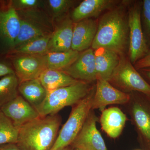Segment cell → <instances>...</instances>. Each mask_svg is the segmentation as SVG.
<instances>
[{"label":"cell","mask_w":150,"mask_h":150,"mask_svg":"<svg viewBox=\"0 0 150 150\" xmlns=\"http://www.w3.org/2000/svg\"><path fill=\"white\" fill-rule=\"evenodd\" d=\"M129 30L128 13L122 7L108 10L98 22L95 37L91 48H103L124 56L129 50Z\"/></svg>","instance_id":"obj_1"},{"label":"cell","mask_w":150,"mask_h":150,"mask_svg":"<svg viewBox=\"0 0 150 150\" xmlns=\"http://www.w3.org/2000/svg\"><path fill=\"white\" fill-rule=\"evenodd\" d=\"M61 123L56 114L40 116L19 129L16 145L21 150H51Z\"/></svg>","instance_id":"obj_2"},{"label":"cell","mask_w":150,"mask_h":150,"mask_svg":"<svg viewBox=\"0 0 150 150\" xmlns=\"http://www.w3.org/2000/svg\"><path fill=\"white\" fill-rule=\"evenodd\" d=\"M93 86L79 81L71 85L48 91L43 102L35 109L40 117L55 115L66 106L77 104L88 94Z\"/></svg>","instance_id":"obj_3"},{"label":"cell","mask_w":150,"mask_h":150,"mask_svg":"<svg viewBox=\"0 0 150 150\" xmlns=\"http://www.w3.org/2000/svg\"><path fill=\"white\" fill-rule=\"evenodd\" d=\"M95 88L94 85L88 94L73 106L68 120L59 131L51 150H63L72 144L92 110Z\"/></svg>","instance_id":"obj_4"},{"label":"cell","mask_w":150,"mask_h":150,"mask_svg":"<svg viewBox=\"0 0 150 150\" xmlns=\"http://www.w3.org/2000/svg\"><path fill=\"white\" fill-rule=\"evenodd\" d=\"M128 111L143 150H150V97L138 92L129 93Z\"/></svg>","instance_id":"obj_5"},{"label":"cell","mask_w":150,"mask_h":150,"mask_svg":"<svg viewBox=\"0 0 150 150\" xmlns=\"http://www.w3.org/2000/svg\"><path fill=\"white\" fill-rule=\"evenodd\" d=\"M108 81L123 92H138L150 97V85L134 68L129 58L124 56H121Z\"/></svg>","instance_id":"obj_6"},{"label":"cell","mask_w":150,"mask_h":150,"mask_svg":"<svg viewBox=\"0 0 150 150\" xmlns=\"http://www.w3.org/2000/svg\"><path fill=\"white\" fill-rule=\"evenodd\" d=\"M142 1L135 2L128 11L129 30L128 58L133 65L144 57L150 50L142 29Z\"/></svg>","instance_id":"obj_7"},{"label":"cell","mask_w":150,"mask_h":150,"mask_svg":"<svg viewBox=\"0 0 150 150\" xmlns=\"http://www.w3.org/2000/svg\"><path fill=\"white\" fill-rule=\"evenodd\" d=\"M17 11L21 28L13 48L33 39L51 35L54 31L49 22L35 9Z\"/></svg>","instance_id":"obj_8"},{"label":"cell","mask_w":150,"mask_h":150,"mask_svg":"<svg viewBox=\"0 0 150 150\" xmlns=\"http://www.w3.org/2000/svg\"><path fill=\"white\" fill-rule=\"evenodd\" d=\"M21 20L17 11L11 5L0 4V48L8 54L13 49L19 33Z\"/></svg>","instance_id":"obj_9"},{"label":"cell","mask_w":150,"mask_h":150,"mask_svg":"<svg viewBox=\"0 0 150 150\" xmlns=\"http://www.w3.org/2000/svg\"><path fill=\"white\" fill-rule=\"evenodd\" d=\"M98 120L94 110H92L77 137L71 145L74 149L107 150L104 140L96 127Z\"/></svg>","instance_id":"obj_10"},{"label":"cell","mask_w":150,"mask_h":150,"mask_svg":"<svg viewBox=\"0 0 150 150\" xmlns=\"http://www.w3.org/2000/svg\"><path fill=\"white\" fill-rule=\"evenodd\" d=\"M10 58L19 82L38 79L47 69L43 55H11Z\"/></svg>","instance_id":"obj_11"},{"label":"cell","mask_w":150,"mask_h":150,"mask_svg":"<svg viewBox=\"0 0 150 150\" xmlns=\"http://www.w3.org/2000/svg\"><path fill=\"white\" fill-rule=\"evenodd\" d=\"M96 82L92 110L99 109L102 111L109 105H126L129 102L130 94L119 90L108 81L102 79H97Z\"/></svg>","instance_id":"obj_12"},{"label":"cell","mask_w":150,"mask_h":150,"mask_svg":"<svg viewBox=\"0 0 150 150\" xmlns=\"http://www.w3.org/2000/svg\"><path fill=\"white\" fill-rule=\"evenodd\" d=\"M62 71L77 81L90 83L96 81L94 50L90 48L80 52L74 62Z\"/></svg>","instance_id":"obj_13"},{"label":"cell","mask_w":150,"mask_h":150,"mask_svg":"<svg viewBox=\"0 0 150 150\" xmlns=\"http://www.w3.org/2000/svg\"><path fill=\"white\" fill-rule=\"evenodd\" d=\"M0 110L18 129L25 123L40 116L36 109L20 95L5 105Z\"/></svg>","instance_id":"obj_14"},{"label":"cell","mask_w":150,"mask_h":150,"mask_svg":"<svg viewBox=\"0 0 150 150\" xmlns=\"http://www.w3.org/2000/svg\"><path fill=\"white\" fill-rule=\"evenodd\" d=\"M98 22L92 18L74 23L71 49L79 52L90 48L95 37Z\"/></svg>","instance_id":"obj_15"},{"label":"cell","mask_w":150,"mask_h":150,"mask_svg":"<svg viewBox=\"0 0 150 150\" xmlns=\"http://www.w3.org/2000/svg\"><path fill=\"white\" fill-rule=\"evenodd\" d=\"M74 22L66 18L59 23L51 34L48 52H64L71 49Z\"/></svg>","instance_id":"obj_16"},{"label":"cell","mask_w":150,"mask_h":150,"mask_svg":"<svg viewBox=\"0 0 150 150\" xmlns=\"http://www.w3.org/2000/svg\"><path fill=\"white\" fill-rule=\"evenodd\" d=\"M127 120L126 114L120 108L111 107L101 111L100 122L103 131L115 139L121 135Z\"/></svg>","instance_id":"obj_17"},{"label":"cell","mask_w":150,"mask_h":150,"mask_svg":"<svg viewBox=\"0 0 150 150\" xmlns=\"http://www.w3.org/2000/svg\"><path fill=\"white\" fill-rule=\"evenodd\" d=\"M97 79L108 81L119 64L121 56L115 52L103 48L94 50Z\"/></svg>","instance_id":"obj_18"},{"label":"cell","mask_w":150,"mask_h":150,"mask_svg":"<svg viewBox=\"0 0 150 150\" xmlns=\"http://www.w3.org/2000/svg\"><path fill=\"white\" fill-rule=\"evenodd\" d=\"M115 2L112 0H84L74 9L71 18L76 23L96 17L102 12L112 8Z\"/></svg>","instance_id":"obj_19"},{"label":"cell","mask_w":150,"mask_h":150,"mask_svg":"<svg viewBox=\"0 0 150 150\" xmlns=\"http://www.w3.org/2000/svg\"><path fill=\"white\" fill-rule=\"evenodd\" d=\"M18 90L21 96L35 108L43 102L48 93L38 79L19 82Z\"/></svg>","instance_id":"obj_20"},{"label":"cell","mask_w":150,"mask_h":150,"mask_svg":"<svg viewBox=\"0 0 150 150\" xmlns=\"http://www.w3.org/2000/svg\"><path fill=\"white\" fill-rule=\"evenodd\" d=\"M47 91L71 85L79 81L60 70L46 69L38 79Z\"/></svg>","instance_id":"obj_21"},{"label":"cell","mask_w":150,"mask_h":150,"mask_svg":"<svg viewBox=\"0 0 150 150\" xmlns=\"http://www.w3.org/2000/svg\"><path fill=\"white\" fill-rule=\"evenodd\" d=\"M79 52L72 50L64 52H48L43 55L47 69L57 70L64 69L74 62Z\"/></svg>","instance_id":"obj_22"},{"label":"cell","mask_w":150,"mask_h":150,"mask_svg":"<svg viewBox=\"0 0 150 150\" xmlns=\"http://www.w3.org/2000/svg\"><path fill=\"white\" fill-rule=\"evenodd\" d=\"M51 35L29 40L13 48L8 55H44L48 52V43Z\"/></svg>","instance_id":"obj_23"},{"label":"cell","mask_w":150,"mask_h":150,"mask_svg":"<svg viewBox=\"0 0 150 150\" xmlns=\"http://www.w3.org/2000/svg\"><path fill=\"white\" fill-rule=\"evenodd\" d=\"M19 83L15 74L8 75L0 79V109L18 96Z\"/></svg>","instance_id":"obj_24"},{"label":"cell","mask_w":150,"mask_h":150,"mask_svg":"<svg viewBox=\"0 0 150 150\" xmlns=\"http://www.w3.org/2000/svg\"><path fill=\"white\" fill-rule=\"evenodd\" d=\"M19 129L0 110V146L16 144Z\"/></svg>","instance_id":"obj_25"},{"label":"cell","mask_w":150,"mask_h":150,"mask_svg":"<svg viewBox=\"0 0 150 150\" xmlns=\"http://www.w3.org/2000/svg\"><path fill=\"white\" fill-rule=\"evenodd\" d=\"M141 22L143 32L150 50V0L142 1Z\"/></svg>","instance_id":"obj_26"},{"label":"cell","mask_w":150,"mask_h":150,"mask_svg":"<svg viewBox=\"0 0 150 150\" xmlns=\"http://www.w3.org/2000/svg\"><path fill=\"white\" fill-rule=\"evenodd\" d=\"M74 2V1L71 0L47 1L48 7L55 17H58L67 13Z\"/></svg>","instance_id":"obj_27"},{"label":"cell","mask_w":150,"mask_h":150,"mask_svg":"<svg viewBox=\"0 0 150 150\" xmlns=\"http://www.w3.org/2000/svg\"><path fill=\"white\" fill-rule=\"evenodd\" d=\"M11 5L16 11H26L37 8L41 1L38 0H13L10 1Z\"/></svg>","instance_id":"obj_28"},{"label":"cell","mask_w":150,"mask_h":150,"mask_svg":"<svg viewBox=\"0 0 150 150\" xmlns=\"http://www.w3.org/2000/svg\"><path fill=\"white\" fill-rule=\"evenodd\" d=\"M134 65V68L137 70L150 68V50L144 57L136 62Z\"/></svg>","instance_id":"obj_29"},{"label":"cell","mask_w":150,"mask_h":150,"mask_svg":"<svg viewBox=\"0 0 150 150\" xmlns=\"http://www.w3.org/2000/svg\"><path fill=\"white\" fill-rule=\"evenodd\" d=\"M15 74L13 69L7 63L0 61V77Z\"/></svg>","instance_id":"obj_30"},{"label":"cell","mask_w":150,"mask_h":150,"mask_svg":"<svg viewBox=\"0 0 150 150\" xmlns=\"http://www.w3.org/2000/svg\"><path fill=\"white\" fill-rule=\"evenodd\" d=\"M137 71L150 85V68H145Z\"/></svg>","instance_id":"obj_31"},{"label":"cell","mask_w":150,"mask_h":150,"mask_svg":"<svg viewBox=\"0 0 150 150\" xmlns=\"http://www.w3.org/2000/svg\"><path fill=\"white\" fill-rule=\"evenodd\" d=\"M0 150H21L16 144H9L0 146Z\"/></svg>","instance_id":"obj_32"},{"label":"cell","mask_w":150,"mask_h":150,"mask_svg":"<svg viewBox=\"0 0 150 150\" xmlns=\"http://www.w3.org/2000/svg\"><path fill=\"white\" fill-rule=\"evenodd\" d=\"M75 150L71 146H69L65 148V149H64V150Z\"/></svg>","instance_id":"obj_33"},{"label":"cell","mask_w":150,"mask_h":150,"mask_svg":"<svg viewBox=\"0 0 150 150\" xmlns=\"http://www.w3.org/2000/svg\"><path fill=\"white\" fill-rule=\"evenodd\" d=\"M75 150H82L81 149H75Z\"/></svg>","instance_id":"obj_34"},{"label":"cell","mask_w":150,"mask_h":150,"mask_svg":"<svg viewBox=\"0 0 150 150\" xmlns=\"http://www.w3.org/2000/svg\"></svg>","instance_id":"obj_35"}]
</instances>
